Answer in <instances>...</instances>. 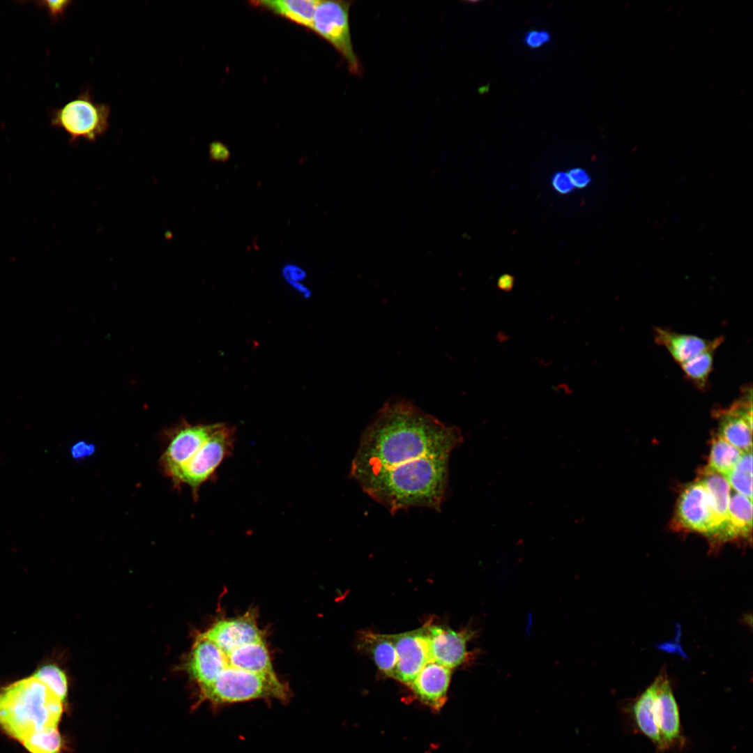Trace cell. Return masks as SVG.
<instances>
[{
	"instance_id": "cell-13",
	"label": "cell",
	"mask_w": 753,
	"mask_h": 753,
	"mask_svg": "<svg viewBox=\"0 0 753 753\" xmlns=\"http://www.w3.org/2000/svg\"><path fill=\"white\" fill-rule=\"evenodd\" d=\"M719 435L743 452L752 451V393L719 413Z\"/></svg>"
},
{
	"instance_id": "cell-31",
	"label": "cell",
	"mask_w": 753,
	"mask_h": 753,
	"mask_svg": "<svg viewBox=\"0 0 753 753\" xmlns=\"http://www.w3.org/2000/svg\"><path fill=\"white\" fill-rule=\"evenodd\" d=\"M210 158L217 162H225L229 158L228 148L220 142H213L209 146Z\"/></svg>"
},
{
	"instance_id": "cell-19",
	"label": "cell",
	"mask_w": 753,
	"mask_h": 753,
	"mask_svg": "<svg viewBox=\"0 0 753 753\" xmlns=\"http://www.w3.org/2000/svg\"><path fill=\"white\" fill-rule=\"evenodd\" d=\"M318 1L319 0H268L252 1L250 4L311 29Z\"/></svg>"
},
{
	"instance_id": "cell-4",
	"label": "cell",
	"mask_w": 753,
	"mask_h": 753,
	"mask_svg": "<svg viewBox=\"0 0 753 753\" xmlns=\"http://www.w3.org/2000/svg\"><path fill=\"white\" fill-rule=\"evenodd\" d=\"M63 703L33 676L17 680L0 687V727L22 743L36 732L57 728Z\"/></svg>"
},
{
	"instance_id": "cell-11",
	"label": "cell",
	"mask_w": 753,
	"mask_h": 753,
	"mask_svg": "<svg viewBox=\"0 0 753 753\" xmlns=\"http://www.w3.org/2000/svg\"><path fill=\"white\" fill-rule=\"evenodd\" d=\"M676 518L683 527L713 537V512L707 491L700 480L682 492L677 504Z\"/></svg>"
},
{
	"instance_id": "cell-20",
	"label": "cell",
	"mask_w": 753,
	"mask_h": 753,
	"mask_svg": "<svg viewBox=\"0 0 753 753\" xmlns=\"http://www.w3.org/2000/svg\"><path fill=\"white\" fill-rule=\"evenodd\" d=\"M752 526V500L731 489L724 540L738 537H747L751 532Z\"/></svg>"
},
{
	"instance_id": "cell-26",
	"label": "cell",
	"mask_w": 753,
	"mask_h": 753,
	"mask_svg": "<svg viewBox=\"0 0 753 753\" xmlns=\"http://www.w3.org/2000/svg\"><path fill=\"white\" fill-rule=\"evenodd\" d=\"M550 39V35L546 31L531 30L526 33L524 43L528 47L535 49L549 43Z\"/></svg>"
},
{
	"instance_id": "cell-22",
	"label": "cell",
	"mask_w": 753,
	"mask_h": 753,
	"mask_svg": "<svg viewBox=\"0 0 753 753\" xmlns=\"http://www.w3.org/2000/svg\"><path fill=\"white\" fill-rule=\"evenodd\" d=\"M743 453L717 434L713 440L708 464L705 471L725 476Z\"/></svg>"
},
{
	"instance_id": "cell-30",
	"label": "cell",
	"mask_w": 753,
	"mask_h": 753,
	"mask_svg": "<svg viewBox=\"0 0 753 753\" xmlns=\"http://www.w3.org/2000/svg\"><path fill=\"white\" fill-rule=\"evenodd\" d=\"M568 174L572 185L577 188H584L591 182L590 176L582 168H572L568 172Z\"/></svg>"
},
{
	"instance_id": "cell-25",
	"label": "cell",
	"mask_w": 753,
	"mask_h": 753,
	"mask_svg": "<svg viewBox=\"0 0 753 753\" xmlns=\"http://www.w3.org/2000/svg\"><path fill=\"white\" fill-rule=\"evenodd\" d=\"M30 753H59L62 738L57 728L36 732L22 743Z\"/></svg>"
},
{
	"instance_id": "cell-28",
	"label": "cell",
	"mask_w": 753,
	"mask_h": 753,
	"mask_svg": "<svg viewBox=\"0 0 753 753\" xmlns=\"http://www.w3.org/2000/svg\"><path fill=\"white\" fill-rule=\"evenodd\" d=\"M72 2L68 0L43 1L40 6H43L48 12L52 18L57 19L63 15V13Z\"/></svg>"
},
{
	"instance_id": "cell-3",
	"label": "cell",
	"mask_w": 753,
	"mask_h": 753,
	"mask_svg": "<svg viewBox=\"0 0 753 753\" xmlns=\"http://www.w3.org/2000/svg\"><path fill=\"white\" fill-rule=\"evenodd\" d=\"M450 456H427L356 480L391 513L410 508L440 510L449 478Z\"/></svg>"
},
{
	"instance_id": "cell-32",
	"label": "cell",
	"mask_w": 753,
	"mask_h": 753,
	"mask_svg": "<svg viewBox=\"0 0 753 753\" xmlns=\"http://www.w3.org/2000/svg\"><path fill=\"white\" fill-rule=\"evenodd\" d=\"M514 285V277L508 273L501 275L497 281V287L502 291H510Z\"/></svg>"
},
{
	"instance_id": "cell-14",
	"label": "cell",
	"mask_w": 753,
	"mask_h": 753,
	"mask_svg": "<svg viewBox=\"0 0 753 753\" xmlns=\"http://www.w3.org/2000/svg\"><path fill=\"white\" fill-rule=\"evenodd\" d=\"M450 678V669L431 660L420 670L411 687L423 703L439 710L446 701Z\"/></svg>"
},
{
	"instance_id": "cell-10",
	"label": "cell",
	"mask_w": 753,
	"mask_h": 753,
	"mask_svg": "<svg viewBox=\"0 0 753 753\" xmlns=\"http://www.w3.org/2000/svg\"><path fill=\"white\" fill-rule=\"evenodd\" d=\"M476 635L470 629L460 631L448 627L428 625V643L432 660L450 669L465 663L469 659L467 643Z\"/></svg>"
},
{
	"instance_id": "cell-2",
	"label": "cell",
	"mask_w": 753,
	"mask_h": 753,
	"mask_svg": "<svg viewBox=\"0 0 753 753\" xmlns=\"http://www.w3.org/2000/svg\"><path fill=\"white\" fill-rule=\"evenodd\" d=\"M464 441L461 429L412 402H386L364 431L351 467L356 480L427 456H450Z\"/></svg>"
},
{
	"instance_id": "cell-24",
	"label": "cell",
	"mask_w": 753,
	"mask_h": 753,
	"mask_svg": "<svg viewBox=\"0 0 753 753\" xmlns=\"http://www.w3.org/2000/svg\"><path fill=\"white\" fill-rule=\"evenodd\" d=\"M32 676L41 681L61 701H66L68 694L67 678L58 666L53 664L43 665Z\"/></svg>"
},
{
	"instance_id": "cell-18",
	"label": "cell",
	"mask_w": 753,
	"mask_h": 753,
	"mask_svg": "<svg viewBox=\"0 0 753 753\" xmlns=\"http://www.w3.org/2000/svg\"><path fill=\"white\" fill-rule=\"evenodd\" d=\"M655 698V684L653 681L635 700L632 706V713L641 733L653 742L659 751L663 752L666 747L653 715Z\"/></svg>"
},
{
	"instance_id": "cell-6",
	"label": "cell",
	"mask_w": 753,
	"mask_h": 753,
	"mask_svg": "<svg viewBox=\"0 0 753 753\" xmlns=\"http://www.w3.org/2000/svg\"><path fill=\"white\" fill-rule=\"evenodd\" d=\"M350 1H319L311 29L328 41L346 61L349 72L362 74V66L354 51L350 31Z\"/></svg>"
},
{
	"instance_id": "cell-23",
	"label": "cell",
	"mask_w": 753,
	"mask_h": 753,
	"mask_svg": "<svg viewBox=\"0 0 753 753\" xmlns=\"http://www.w3.org/2000/svg\"><path fill=\"white\" fill-rule=\"evenodd\" d=\"M732 490L752 499V455L744 452L734 467L724 476Z\"/></svg>"
},
{
	"instance_id": "cell-15",
	"label": "cell",
	"mask_w": 753,
	"mask_h": 753,
	"mask_svg": "<svg viewBox=\"0 0 753 753\" xmlns=\"http://www.w3.org/2000/svg\"><path fill=\"white\" fill-rule=\"evenodd\" d=\"M700 480L703 484L710 499L714 522L713 537L724 540L731 488L726 478L717 473L705 471Z\"/></svg>"
},
{
	"instance_id": "cell-29",
	"label": "cell",
	"mask_w": 753,
	"mask_h": 753,
	"mask_svg": "<svg viewBox=\"0 0 753 753\" xmlns=\"http://www.w3.org/2000/svg\"><path fill=\"white\" fill-rule=\"evenodd\" d=\"M95 452V446L84 441H77L70 448L72 457L77 459H83L91 456Z\"/></svg>"
},
{
	"instance_id": "cell-9",
	"label": "cell",
	"mask_w": 753,
	"mask_h": 753,
	"mask_svg": "<svg viewBox=\"0 0 753 753\" xmlns=\"http://www.w3.org/2000/svg\"><path fill=\"white\" fill-rule=\"evenodd\" d=\"M392 634L397 652L393 678L411 686L420 670L431 660L428 643V625Z\"/></svg>"
},
{
	"instance_id": "cell-17",
	"label": "cell",
	"mask_w": 753,
	"mask_h": 753,
	"mask_svg": "<svg viewBox=\"0 0 753 753\" xmlns=\"http://www.w3.org/2000/svg\"><path fill=\"white\" fill-rule=\"evenodd\" d=\"M359 643V647L372 656L379 669L393 677L397 657L392 634L363 632Z\"/></svg>"
},
{
	"instance_id": "cell-16",
	"label": "cell",
	"mask_w": 753,
	"mask_h": 753,
	"mask_svg": "<svg viewBox=\"0 0 753 753\" xmlns=\"http://www.w3.org/2000/svg\"><path fill=\"white\" fill-rule=\"evenodd\" d=\"M654 337L655 342L664 347L680 365L702 353L711 342V340L697 335L678 333L661 328L655 329Z\"/></svg>"
},
{
	"instance_id": "cell-21",
	"label": "cell",
	"mask_w": 753,
	"mask_h": 753,
	"mask_svg": "<svg viewBox=\"0 0 753 753\" xmlns=\"http://www.w3.org/2000/svg\"><path fill=\"white\" fill-rule=\"evenodd\" d=\"M723 340L722 336L711 340L709 347L705 351L688 362L680 365L686 377L701 389L707 384L709 375L713 370L714 353Z\"/></svg>"
},
{
	"instance_id": "cell-1",
	"label": "cell",
	"mask_w": 753,
	"mask_h": 753,
	"mask_svg": "<svg viewBox=\"0 0 753 753\" xmlns=\"http://www.w3.org/2000/svg\"><path fill=\"white\" fill-rule=\"evenodd\" d=\"M266 641L252 611L197 633L183 669L198 686V703L287 701L289 689L274 670Z\"/></svg>"
},
{
	"instance_id": "cell-7",
	"label": "cell",
	"mask_w": 753,
	"mask_h": 753,
	"mask_svg": "<svg viewBox=\"0 0 753 753\" xmlns=\"http://www.w3.org/2000/svg\"><path fill=\"white\" fill-rule=\"evenodd\" d=\"M234 432V428L220 423L205 443L181 468L173 481L174 485L177 487L188 485L193 497L197 498L200 486L212 478L224 459L232 452Z\"/></svg>"
},
{
	"instance_id": "cell-8",
	"label": "cell",
	"mask_w": 753,
	"mask_h": 753,
	"mask_svg": "<svg viewBox=\"0 0 753 753\" xmlns=\"http://www.w3.org/2000/svg\"><path fill=\"white\" fill-rule=\"evenodd\" d=\"M220 423L192 425L185 420L171 429L160 458L163 473L174 481L181 468L209 439Z\"/></svg>"
},
{
	"instance_id": "cell-27",
	"label": "cell",
	"mask_w": 753,
	"mask_h": 753,
	"mask_svg": "<svg viewBox=\"0 0 753 753\" xmlns=\"http://www.w3.org/2000/svg\"><path fill=\"white\" fill-rule=\"evenodd\" d=\"M553 188L559 194L566 195L574 189L568 173L559 172L555 173L552 178Z\"/></svg>"
},
{
	"instance_id": "cell-5",
	"label": "cell",
	"mask_w": 753,
	"mask_h": 753,
	"mask_svg": "<svg viewBox=\"0 0 753 753\" xmlns=\"http://www.w3.org/2000/svg\"><path fill=\"white\" fill-rule=\"evenodd\" d=\"M110 107L93 100L90 89L83 90L52 114L51 123L63 129L71 142L79 139L95 141L109 127Z\"/></svg>"
},
{
	"instance_id": "cell-12",
	"label": "cell",
	"mask_w": 753,
	"mask_h": 753,
	"mask_svg": "<svg viewBox=\"0 0 753 753\" xmlns=\"http://www.w3.org/2000/svg\"><path fill=\"white\" fill-rule=\"evenodd\" d=\"M653 715L666 750L681 743V726L678 703L665 675L655 680Z\"/></svg>"
}]
</instances>
